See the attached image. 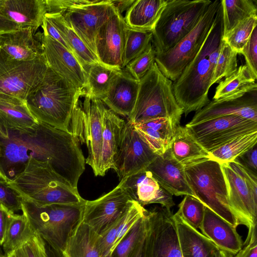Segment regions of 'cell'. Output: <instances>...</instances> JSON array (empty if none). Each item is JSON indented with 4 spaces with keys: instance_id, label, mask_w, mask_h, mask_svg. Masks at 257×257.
<instances>
[{
    "instance_id": "be15d7a7",
    "label": "cell",
    "mask_w": 257,
    "mask_h": 257,
    "mask_svg": "<svg viewBox=\"0 0 257 257\" xmlns=\"http://www.w3.org/2000/svg\"><path fill=\"white\" fill-rule=\"evenodd\" d=\"M0 257H8V256L5 255H2V256H0Z\"/></svg>"
},
{
    "instance_id": "7c38bea8",
    "label": "cell",
    "mask_w": 257,
    "mask_h": 257,
    "mask_svg": "<svg viewBox=\"0 0 257 257\" xmlns=\"http://www.w3.org/2000/svg\"><path fill=\"white\" fill-rule=\"evenodd\" d=\"M144 257H182L173 214L163 207L147 210Z\"/></svg>"
},
{
    "instance_id": "836d02e7",
    "label": "cell",
    "mask_w": 257,
    "mask_h": 257,
    "mask_svg": "<svg viewBox=\"0 0 257 257\" xmlns=\"http://www.w3.org/2000/svg\"><path fill=\"white\" fill-rule=\"evenodd\" d=\"M169 149L174 158L184 167L204 159L209 153L189 133L185 126L178 125Z\"/></svg>"
},
{
    "instance_id": "5bb4252c",
    "label": "cell",
    "mask_w": 257,
    "mask_h": 257,
    "mask_svg": "<svg viewBox=\"0 0 257 257\" xmlns=\"http://www.w3.org/2000/svg\"><path fill=\"white\" fill-rule=\"evenodd\" d=\"M158 156L134 124L128 120L125 121L120 136L113 168L120 181L146 169Z\"/></svg>"
},
{
    "instance_id": "7402d4cb",
    "label": "cell",
    "mask_w": 257,
    "mask_h": 257,
    "mask_svg": "<svg viewBox=\"0 0 257 257\" xmlns=\"http://www.w3.org/2000/svg\"><path fill=\"white\" fill-rule=\"evenodd\" d=\"M146 169L173 195H190L196 198L187 182L184 166L174 158L169 148L163 155H158Z\"/></svg>"
},
{
    "instance_id": "c3c4849f",
    "label": "cell",
    "mask_w": 257,
    "mask_h": 257,
    "mask_svg": "<svg viewBox=\"0 0 257 257\" xmlns=\"http://www.w3.org/2000/svg\"><path fill=\"white\" fill-rule=\"evenodd\" d=\"M245 60V65L257 77V28H254L240 53Z\"/></svg>"
},
{
    "instance_id": "60d3db41",
    "label": "cell",
    "mask_w": 257,
    "mask_h": 257,
    "mask_svg": "<svg viewBox=\"0 0 257 257\" xmlns=\"http://www.w3.org/2000/svg\"><path fill=\"white\" fill-rule=\"evenodd\" d=\"M145 214L134 225L111 251V257H132L137 247L146 236Z\"/></svg>"
},
{
    "instance_id": "ffe728a7",
    "label": "cell",
    "mask_w": 257,
    "mask_h": 257,
    "mask_svg": "<svg viewBox=\"0 0 257 257\" xmlns=\"http://www.w3.org/2000/svg\"><path fill=\"white\" fill-rule=\"evenodd\" d=\"M120 183L130 197L143 206L160 204L170 210L175 205L173 195L165 189L146 169L123 178Z\"/></svg>"
},
{
    "instance_id": "7bdbcfd3",
    "label": "cell",
    "mask_w": 257,
    "mask_h": 257,
    "mask_svg": "<svg viewBox=\"0 0 257 257\" xmlns=\"http://www.w3.org/2000/svg\"><path fill=\"white\" fill-rule=\"evenodd\" d=\"M256 25L257 15L248 17L238 24L222 40L240 54Z\"/></svg>"
},
{
    "instance_id": "8992f818",
    "label": "cell",
    "mask_w": 257,
    "mask_h": 257,
    "mask_svg": "<svg viewBox=\"0 0 257 257\" xmlns=\"http://www.w3.org/2000/svg\"><path fill=\"white\" fill-rule=\"evenodd\" d=\"M85 202L39 206L22 198V211L34 231L52 247L62 252L69 237L82 220Z\"/></svg>"
},
{
    "instance_id": "4fadbf2b",
    "label": "cell",
    "mask_w": 257,
    "mask_h": 257,
    "mask_svg": "<svg viewBox=\"0 0 257 257\" xmlns=\"http://www.w3.org/2000/svg\"><path fill=\"white\" fill-rule=\"evenodd\" d=\"M185 127L196 141L210 153L240 136L257 132V122L231 115L186 125Z\"/></svg>"
},
{
    "instance_id": "5b68a950",
    "label": "cell",
    "mask_w": 257,
    "mask_h": 257,
    "mask_svg": "<svg viewBox=\"0 0 257 257\" xmlns=\"http://www.w3.org/2000/svg\"><path fill=\"white\" fill-rule=\"evenodd\" d=\"M139 82L136 102L127 120L134 124L167 118L176 125H180L183 110L175 97L173 82L162 73L156 62Z\"/></svg>"
},
{
    "instance_id": "6125c7cd",
    "label": "cell",
    "mask_w": 257,
    "mask_h": 257,
    "mask_svg": "<svg viewBox=\"0 0 257 257\" xmlns=\"http://www.w3.org/2000/svg\"><path fill=\"white\" fill-rule=\"evenodd\" d=\"M1 245H0V256H2V255H5V254L3 253V252L2 251V250L1 248Z\"/></svg>"
},
{
    "instance_id": "ba28073f",
    "label": "cell",
    "mask_w": 257,
    "mask_h": 257,
    "mask_svg": "<svg viewBox=\"0 0 257 257\" xmlns=\"http://www.w3.org/2000/svg\"><path fill=\"white\" fill-rule=\"evenodd\" d=\"M211 2L209 0H168L152 31V43L156 55L168 51L188 35Z\"/></svg>"
},
{
    "instance_id": "e575fe53",
    "label": "cell",
    "mask_w": 257,
    "mask_h": 257,
    "mask_svg": "<svg viewBox=\"0 0 257 257\" xmlns=\"http://www.w3.org/2000/svg\"><path fill=\"white\" fill-rule=\"evenodd\" d=\"M45 17L58 30L71 51L81 63L86 72L90 66L99 63L95 55L68 24L62 15L46 13Z\"/></svg>"
},
{
    "instance_id": "f1b7e54d",
    "label": "cell",
    "mask_w": 257,
    "mask_h": 257,
    "mask_svg": "<svg viewBox=\"0 0 257 257\" xmlns=\"http://www.w3.org/2000/svg\"><path fill=\"white\" fill-rule=\"evenodd\" d=\"M125 121L109 108H105L102 122V145L98 176L113 169L121 131Z\"/></svg>"
},
{
    "instance_id": "bcb514c9",
    "label": "cell",
    "mask_w": 257,
    "mask_h": 257,
    "mask_svg": "<svg viewBox=\"0 0 257 257\" xmlns=\"http://www.w3.org/2000/svg\"><path fill=\"white\" fill-rule=\"evenodd\" d=\"M8 257H49L47 243L37 233L15 250Z\"/></svg>"
},
{
    "instance_id": "603a6c76",
    "label": "cell",
    "mask_w": 257,
    "mask_h": 257,
    "mask_svg": "<svg viewBox=\"0 0 257 257\" xmlns=\"http://www.w3.org/2000/svg\"><path fill=\"white\" fill-rule=\"evenodd\" d=\"M38 121L29 110L26 101L0 93V138L27 132L34 128Z\"/></svg>"
},
{
    "instance_id": "db71d44e",
    "label": "cell",
    "mask_w": 257,
    "mask_h": 257,
    "mask_svg": "<svg viewBox=\"0 0 257 257\" xmlns=\"http://www.w3.org/2000/svg\"><path fill=\"white\" fill-rule=\"evenodd\" d=\"M13 213L0 205V245L3 244L7 229Z\"/></svg>"
},
{
    "instance_id": "74e56055",
    "label": "cell",
    "mask_w": 257,
    "mask_h": 257,
    "mask_svg": "<svg viewBox=\"0 0 257 257\" xmlns=\"http://www.w3.org/2000/svg\"><path fill=\"white\" fill-rule=\"evenodd\" d=\"M35 233L24 214L13 213L9 223L2 245L4 254L7 256L28 240Z\"/></svg>"
},
{
    "instance_id": "94428289",
    "label": "cell",
    "mask_w": 257,
    "mask_h": 257,
    "mask_svg": "<svg viewBox=\"0 0 257 257\" xmlns=\"http://www.w3.org/2000/svg\"><path fill=\"white\" fill-rule=\"evenodd\" d=\"M111 252H109L106 255H105L102 257H111Z\"/></svg>"
},
{
    "instance_id": "681fc988",
    "label": "cell",
    "mask_w": 257,
    "mask_h": 257,
    "mask_svg": "<svg viewBox=\"0 0 257 257\" xmlns=\"http://www.w3.org/2000/svg\"><path fill=\"white\" fill-rule=\"evenodd\" d=\"M88 0H45L47 13H58L63 15L68 10L92 3Z\"/></svg>"
},
{
    "instance_id": "ab89813d",
    "label": "cell",
    "mask_w": 257,
    "mask_h": 257,
    "mask_svg": "<svg viewBox=\"0 0 257 257\" xmlns=\"http://www.w3.org/2000/svg\"><path fill=\"white\" fill-rule=\"evenodd\" d=\"M152 31L137 30L127 27L122 56V70L146 50L152 43Z\"/></svg>"
},
{
    "instance_id": "816d5d0a",
    "label": "cell",
    "mask_w": 257,
    "mask_h": 257,
    "mask_svg": "<svg viewBox=\"0 0 257 257\" xmlns=\"http://www.w3.org/2000/svg\"><path fill=\"white\" fill-rule=\"evenodd\" d=\"M256 145L236 158L234 162L257 175Z\"/></svg>"
},
{
    "instance_id": "277c9868",
    "label": "cell",
    "mask_w": 257,
    "mask_h": 257,
    "mask_svg": "<svg viewBox=\"0 0 257 257\" xmlns=\"http://www.w3.org/2000/svg\"><path fill=\"white\" fill-rule=\"evenodd\" d=\"M7 183L22 198L39 206L74 205L86 201L49 163L34 159L29 160L23 171Z\"/></svg>"
},
{
    "instance_id": "9f6ffc18",
    "label": "cell",
    "mask_w": 257,
    "mask_h": 257,
    "mask_svg": "<svg viewBox=\"0 0 257 257\" xmlns=\"http://www.w3.org/2000/svg\"><path fill=\"white\" fill-rule=\"evenodd\" d=\"M114 7L118 12L121 14L124 11H127L131 7L135 0H111Z\"/></svg>"
},
{
    "instance_id": "9c48e42d",
    "label": "cell",
    "mask_w": 257,
    "mask_h": 257,
    "mask_svg": "<svg viewBox=\"0 0 257 257\" xmlns=\"http://www.w3.org/2000/svg\"><path fill=\"white\" fill-rule=\"evenodd\" d=\"M221 1H211L193 29L168 51L156 55L155 62L162 73L175 81L200 50L213 25Z\"/></svg>"
},
{
    "instance_id": "6da1fadb",
    "label": "cell",
    "mask_w": 257,
    "mask_h": 257,
    "mask_svg": "<svg viewBox=\"0 0 257 257\" xmlns=\"http://www.w3.org/2000/svg\"><path fill=\"white\" fill-rule=\"evenodd\" d=\"M32 159L49 163L55 172L77 189L85 160L71 133L39 121L33 128L0 140V179L8 182Z\"/></svg>"
},
{
    "instance_id": "9a60e30c",
    "label": "cell",
    "mask_w": 257,
    "mask_h": 257,
    "mask_svg": "<svg viewBox=\"0 0 257 257\" xmlns=\"http://www.w3.org/2000/svg\"><path fill=\"white\" fill-rule=\"evenodd\" d=\"M115 10L111 0H95L92 3L68 10L62 15L96 56V36L100 27Z\"/></svg>"
},
{
    "instance_id": "d6986e66",
    "label": "cell",
    "mask_w": 257,
    "mask_h": 257,
    "mask_svg": "<svg viewBox=\"0 0 257 257\" xmlns=\"http://www.w3.org/2000/svg\"><path fill=\"white\" fill-rule=\"evenodd\" d=\"M35 36L42 45L48 67L75 87L84 91L87 72L75 55L43 32H38Z\"/></svg>"
},
{
    "instance_id": "f35d334b",
    "label": "cell",
    "mask_w": 257,
    "mask_h": 257,
    "mask_svg": "<svg viewBox=\"0 0 257 257\" xmlns=\"http://www.w3.org/2000/svg\"><path fill=\"white\" fill-rule=\"evenodd\" d=\"M256 143L257 132L240 136L209 153V158L220 164L231 162Z\"/></svg>"
},
{
    "instance_id": "f907efd6",
    "label": "cell",
    "mask_w": 257,
    "mask_h": 257,
    "mask_svg": "<svg viewBox=\"0 0 257 257\" xmlns=\"http://www.w3.org/2000/svg\"><path fill=\"white\" fill-rule=\"evenodd\" d=\"M242 247L233 257H257L256 225L248 229L247 238Z\"/></svg>"
},
{
    "instance_id": "52a82bcc",
    "label": "cell",
    "mask_w": 257,
    "mask_h": 257,
    "mask_svg": "<svg viewBox=\"0 0 257 257\" xmlns=\"http://www.w3.org/2000/svg\"><path fill=\"white\" fill-rule=\"evenodd\" d=\"M188 184L197 199L236 228L240 223L231 210L221 165L209 158L185 166Z\"/></svg>"
},
{
    "instance_id": "1f68e13d",
    "label": "cell",
    "mask_w": 257,
    "mask_h": 257,
    "mask_svg": "<svg viewBox=\"0 0 257 257\" xmlns=\"http://www.w3.org/2000/svg\"><path fill=\"white\" fill-rule=\"evenodd\" d=\"M62 253L63 257H102L99 235L81 220L69 237Z\"/></svg>"
},
{
    "instance_id": "ac0fdd59",
    "label": "cell",
    "mask_w": 257,
    "mask_h": 257,
    "mask_svg": "<svg viewBox=\"0 0 257 257\" xmlns=\"http://www.w3.org/2000/svg\"><path fill=\"white\" fill-rule=\"evenodd\" d=\"M127 29L123 17L116 9L114 13L100 27L95 37L96 56L100 63L122 70Z\"/></svg>"
},
{
    "instance_id": "7a4b0ae2",
    "label": "cell",
    "mask_w": 257,
    "mask_h": 257,
    "mask_svg": "<svg viewBox=\"0 0 257 257\" xmlns=\"http://www.w3.org/2000/svg\"><path fill=\"white\" fill-rule=\"evenodd\" d=\"M223 36L221 7L210 32L194 58L173 83L176 99L187 116L210 102L208 91Z\"/></svg>"
},
{
    "instance_id": "d6a6232c",
    "label": "cell",
    "mask_w": 257,
    "mask_h": 257,
    "mask_svg": "<svg viewBox=\"0 0 257 257\" xmlns=\"http://www.w3.org/2000/svg\"><path fill=\"white\" fill-rule=\"evenodd\" d=\"M256 79L245 64L240 65L233 73L219 82L213 100L235 99L256 90Z\"/></svg>"
},
{
    "instance_id": "6f0895ef",
    "label": "cell",
    "mask_w": 257,
    "mask_h": 257,
    "mask_svg": "<svg viewBox=\"0 0 257 257\" xmlns=\"http://www.w3.org/2000/svg\"><path fill=\"white\" fill-rule=\"evenodd\" d=\"M145 238L139 244L135 250L132 257H144V247Z\"/></svg>"
},
{
    "instance_id": "d590c367",
    "label": "cell",
    "mask_w": 257,
    "mask_h": 257,
    "mask_svg": "<svg viewBox=\"0 0 257 257\" xmlns=\"http://www.w3.org/2000/svg\"><path fill=\"white\" fill-rule=\"evenodd\" d=\"M223 36L224 38L238 24L257 15V8L251 0L221 1Z\"/></svg>"
},
{
    "instance_id": "680465c9",
    "label": "cell",
    "mask_w": 257,
    "mask_h": 257,
    "mask_svg": "<svg viewBox=\"0 0 257 257\" xmlns=\"http://www.w3.org/2000/svg\"><path fill=\"white\" fill-rule=\"evenodd\" d=\"M47 248L49 257H63L62 252L55 250L47 243Z\"/></svg>"
},
{
    "instance_id": "f5cc1de1",
    "label": "cell",
    "mask_w": 257,
    "mask_h": 257,
    "mask_svg": "<svg viewBox=\"0 0 257 257\" xmlns=\"http://www.w3.org/2000/svg\"><path fill=\"white\" fill-rule=\"evenodd\" d=\"M41 27L43 29V33L44 35L50 37L71 51L68 46L61 36L58 30L45 17H44Z\"/></svg>"
},
{
    "instance_id": "f546056e",
    "label": "cell",
    "mask_w": 257,
    "mask_h": 257,
    "mask_svg": "<svg viewBox=\"0 0 257 257\" xmlns=\"http://www.w3.org/2000/svg\"><path fill=\"white\" fill-rule=\"evenodd\" d=\"M134 126L159 156L163 155L168 149L177 126L167 118L150 119L134 124Z\"/></svg>"
},
{
    "instance_id": "e0dca14e",
    "label": "cell",
    "mask_w": 257,
    "mask_h": 257,
    "mask_svg": "<svg viewBox=\"0 0 257 257\" xmlns=\"http://www.w3.org/2000/svg\"><path fill=\"white\" fill-rule=\"evenodd\" d=\"M132 200L119 183L98 199L86 200L82 221L99 235L125 212Z\"/></svg>"
},
{
    "instance_id": "b9f144b4",
    "label": "cell",
    "mask_w": 257,
    "mask_h": 257,
    "mask_svg": "<svg viewBox=\"0 0 257 257\" xmlns=\"http://www.w3.org/2000/svg\"><path fill=\"white\" fill-rule=\"evenodd\" d=\"M238 53L222 39L212 77V85L219 83L235 71L238 68Z\"/></svg>"
},
{
    "instance_id": "ee69618b",
    "label": "cell",
    "mask_w": 257,
    "mask_h": 257,
    "mask_svg": "<svg viewBox=\"0 0 257 257\" xmlns=\"http://www.w3.org/2000/svg\"><path fill=\"white\" fill-rule=\"evenodd\" d=\"M176 213L191 226L200 229L204 215L205 206L198 199L185 195Z\"/></svg>"
},
{
    "instance_id": "d4e9b609",
    "label": "cell",
    "mask_w": 257,
    "mask_h": 257,
    "mask_svg": "<svg viewBox=\"0 0 257 257\" xmlns=\"http://www.w3.org/2000/svg\"><path fill=\"white\" fill-rule=\"evenodd\" d=\"M139 84V80L122 70L114 77L101 100L117 114L128 117L134 108Z\"/></svg>"
},
{
    "instance_id": "f6af8a7d",
    "label": "cell",
    "mask_w": 257,
    "mask_h": 257,
    "mask_svg": "<svg viewBox=\"0 0 257 257\" xmlns=\"http://www.w3.org/2000/svg\"><path fill=\"white\" fill-rule=\"evenodd\" d=\"M156 51L151 43L146 50L125 67L126 72L137 80L141 79L155 62Z\"/></svg>"
},
{
    "instance_id": "44dd1931",
    "label": "cell",
    "mask_w": 257,
    "mask_h": 257,
    "mask_svg": "<svg viewBox=\"0 0 257 257\" xmlns=\"http://www.w3.org/2000/svg\"><path fill=\"white\" fill-rule=\"evenodd\" d=\"M231 115L257 122V89L237 98L210 101L196 111L186 125H191L213 118Z\"/></svg>"
},
{
    "instance_id": "4316f807",
    "label": "cell",
    "mask_w": 257,
    "mask_h": 257,
    "mask_svg": "<svg viewBox=\"0 0 257 257\" xmlns=\"http://www.w3.org/2000/svg\"><path fill=\"white\" fill-rule=\"evenodd\" d=\"M30 28L21 29L0 35V47L14 59L31 61L44 55L41 42Z\"/></svg>"
},
{
    "instance_id": "8d00e7d4",
    "label": "cell",
    "mask_w": 257,
    "mask_h": 257,
    "mask_svg": "<svg viewBox=\"0 0 257 257\" xmlns=\"http://www.w3.org/2000/svg\"><path fill=\"white\" fill-rule=\"evenodd\" d=\"M121 71L100 63L90 66L87 72L85 94L101 100L114 77Z\"/></svg>"
},
{
    "instance_id": "8fae6325",
    "label": "cell",
    "mask_w": 257,
    "mask_h": 257,
    "mask_svg": "<svg viewBox=\"0 0 257 257\" xmlns=\"http://www.w3.org/2000/svg\"><path fill=\"white\" fill-rule=\"evenodd\" d=\"M48 68L44 55L31 61H19L0 47V93L26 101L41 83Z\"/></svg>"
},
{
    "instance_id": "11a10c76",
    "label": "cell",
    "mask_w": 257,
    "mask_h": 257,
    "mask_svg": "<svg viewBox=\"0 0 257 257\" xmlns=\"http://www.w3.org/2000/svg\"><path fill=\"white\" fill-rule=\"evenodd\" d=\"M21 29V27L20 26L0 14V35Z\"/></svg>"
},
{
    "instance_id": "484cf974",
    "label": "cell",
    "mask_w": 257,
    "mask_h": 257,
    "mask_svg": "<svg viewBox=\"0 0 257 257\" xmlns=\"http://www.w3.org/2000/svg\"><path fill=\"white\" fill-rule=\"evenodd\" d=\"M46 13L45 0H0L1 15L21 28H31L35 33Z\"/></svg>"
},
{
    "instance_id": "91938a15",
    "label": "cell",
    "mask_w": 257,
    "mask_h": 257,
    "mask_svg": "<svg viewBox=\"0 0 257 257\" xmlns=\"http://www.w3.org/2000/svg\"><path fill=\"white\" fill-rule=\"evenodd\" d=\"M216 257H233V255L219 248L216 251Z\"/></svg>"
},
{
    "instance_id": "3957f363",
    "label": "cell",
    "mask_w": 257,
    "mask_h": 257,
    "mask_svg": "<svg viewBox=\"0 0 257 257\" xmlns=\"http://www.w3.org/2000/svg\"><path fill=\"white\" fill-rule=\"evenodd\" d=\"M85 91L75 87L48 67L41 83L28 96L26 102L38 121L69 132L74 108Z\"/></svg>"
},
{
    "instance_id": "cb8c5ba5",
    "label": "cell",
    "mask_w": 257,
    "mask_h": 257,
    "mask_svg": "<svg viewBox=\"0 0 257 257\" xmlns=\"http://www.w3.org/2000/svg\"><path fill=\"white\" fill-rule=\"evenodd\" d=\"M200 229L219 249L233 255L243 246L241 236L236 228L206 206Z\"/></svg>"
},
{
    "instance_id": "30bf717a",
    "label": "cell",
    "mask_w": 257,
    "mask_h": 257,
    "mask_svg": "<svg viewBox=\"0 0 257 257\" xmlns=\"http://www.w3.org/2000/svg\"><path fill=\"white\" fill-rule=\"evenodd\" d=\"M84 96L82 105L78 101L74 108L69 131L78 142L86 145L88 155L85 163L97 176L101 150L103 116L106 107L101 99L86 94Z\"/></svg>"
},
{
    "instance_id": "4dcf8cb0",
    "label": "cell",
    "mask_w": 257,
    "mask_h": 257,
    "mask_svg": "<svg viewBox=\"0 0 257 257\" xmlns=\"http://www.w3.org/2000/svg\"><path fill=\"white\" fill-rule=\"evenodd\" d=\"M167 2L135 0L123 17L126 26L137 30L152 31Z\"/></svg>"
},
{
    "instance_id": "7dc6e473",
    "label": "cell",
    "mask_w": 257,
    "mask_h": 257,
    "mask_svg": "<svg viewBox=\"0 0 257 257\" xmlns=\"http://www.w3.org/2000/svg\"><path fill=\"white\" fill-rule=\"evenodd\" d=\"M22 199L21 196L7 182L0 180V205L15 213L22 210Z\"/></svg>"
},
{
    "instance_id": "83f0119b",
    "label": "cell",
    "mask_w": 257,
    "mask_h": 257,
    "mask_svg": "<svg viewBox=\"0 0 257 257\" xmlns=\"http://www.w3.org/2000/svg\"><path fill=\"white\" fill-rule=\"evenodd\" d=\"M173 217L182 257H216V245L176 213Z\"/></svg>"
},
{
    "instance_id": "2e32d148",
    "label": "cell",
    "mask_w": 257,
    "mask_h": 257,
    "mask_svg": "<svg viewBox=\"0 0 257 257\" xmlns=\"http://www.w3.org/2000/svg\"><path fill=\"white\" fill-rule=\"evenodd\" d=\"M228 190V202L240 224L248 229L256 225L257 181H249L227 163L221 164Z\"/></svg>"
}]
</instances>
